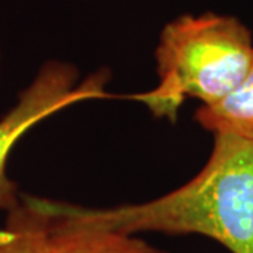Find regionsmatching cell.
Wrapping results in <instances>:
<instances>
[{
  "label": "cell",
  "instance_id": "obj_2",
  "mask_svg": "<svg viewBox=\"0 0 253 253\" xmlns=\"http://www.w3.org/2000/svg\"><path fill=\"white\" fill-rule=\"evenodd\" d=\"M253 62L252 31L235 16L206 11L168 21L155 48L158 83L128 96L174 123L187 100L211 106L244 81Z\"/></svg>",
  "mask_w": 253,
  "mask_h": 253
},
{
  "label": "cell",
  "instance_id": "obj_5",
  "mask_svg": "<svg viewBox=\"0 0 253 253\" xmlns=\"http://www.w3.org/2000/svg\"><path fill=\"white\" fill-rule=\"evenodd\" d=\"M49 222L42 199L23 194L0 226V253H44Z\"/></svg>",
  "mask_w": 253,
  "mask_h": 253
},
{
  "label": "cell",
  "instance_id": "obj_1",
  "mask_svg": "<svg viewBox=\"0 0 253 253\" xmlns=\"http://www.w3.org/2000/svg\"><path fill=\"white\" fill-rule=\"evenodd\" d=\"M212 136L203 169L161 197L100 208L51 199H44V204L49 212L76 224L132 235H199L231 253H253V139Z\"/></svg>",
  "mask_w": 253,
  "mask_h": 253
},
{
  "label": "cell",
  "instance_id": "obj_4",
  "mask_svg": "<svg viewBox=\"0 0 253 253\" xmlns=\"http://www.w3.org/2000/svg\"><path fill=\"white\" fill-rule=\"evenodd\" d=\"M46 212L51 222L44 253H170L139 235L76 224L55 215L48 210Z\"/></svg>",
  "mask_w": 253,
  "mask_h": 253
},
{
  "label": "cell",
  "instance_id": "obj_6",
  "mask_svg": "<svg viewBox=\"0 0 253 253\" xmlns=\"http://www.w3.org/2000/svg\"><path fill=\"white\" fill-rule=\"evenodd\" d=\"M196 121L206 131L253 139V62L244 81L226 97L211 106H200Z\"/></svg>",
  "mask_w": 253,
  "mask_h": 253
},
{
  "label": "cell",
  "instance_id": "obj_7",
  "mask_svg": "<svg viewBox=\"0 0 253 253\" xmlns=\"http://www.w3.org/2000/svg\"><path fill=\"white\" fill-rule=\"evenodd\" d=\"M0 73H1V52H0Z\"/></svg>",
  "mask_w": 253,
  "mask_h": 253
},
{
  "label": "cell",
  "instance_id": "obj_3",
  "mask_svg": "<svg viewBox=\"0 0 253 253\" xmlns=\"http://www.w3.org/2000/svg\"><path fill=\"white\" fill-rule=\"evenodd\" d=\"M110 81L107 69L82 78L76 65L62 59H48L37 69L14 104L0 117V211L14 210L23 196L7 173L10 155L18 141L40 123L71 106L117 97L107 90Z\"/></svg>",
  "mask_w": 253,
  "mask_h": 253
}]
</instances>
